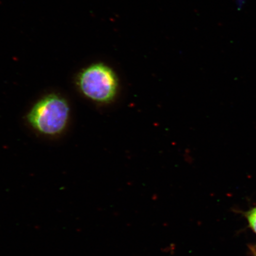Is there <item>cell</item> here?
<instances>
[{
	"mask_svg": "<svg viewBox=\"0 0 256 256\" xmlns=\"http://www.w3.org/2000/svg\"><path fill=\"white\" fill-rule=\"evenodd\" d=\"M69 114L70 108L65 99L50 94L35 104L28 120L38 132L46 136H56L65 129Z\"/></svg>",
	"mask_w": 256,
	"mask_h": 256,
	"instance_id": "obj_1",
	"label": "cell"
},
{
	"mask_svg": "<svg viewBox=\"0 0 256 256\" xmlns=\"http://www.w3.org/2000/svg\"><path fill=\"white\" fill-rule=\"evenodd\" d=\"M78 84L86 98L100 104L113 100L118 89L116 74L110 67L101 63L83 70L78 76Z\"/></svg>",
	"mask_w": 256,
	"mask_h": 256,
	"instance_id": "obj_2",
	"label": "cell"
},
{
	"mask_svg": "<svg viewBox=\"0 0 256 256\" xmlns=\"http://www.w3.org/2000/svg\"><path fill=\"white\" fill-rule=\"evenodd\" d=\"M249 226L256 234V207L252 208L245 214Z\"/></svg>",
	"mask_w": 256,
	"mask_h": 256,
	"instance_id": "obj_3",
	"label": "cell"
}]
</instances>
